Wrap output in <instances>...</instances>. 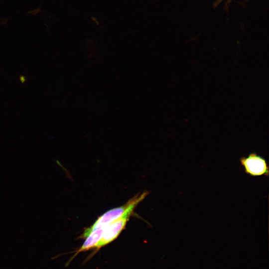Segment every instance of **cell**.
Wrapping results in <instances>:
<instances>
[{
    "label": "cell",
    "instance_id": "3",
    "mask_svg": "<svg viewBox=\"0 0 269 269\" xmlns=\"http://www.w3.org/2000/svg\"><path fill=\"white\" fill-rule=\"evenodd\" d=\"M130 204L129 200L125 205L110 210L100 216L94 223L90 227L86 228L80 238H86L91 232L100 228H104L108 224L122 216L127 209Z\"/></svg>",
    "mask_w": 269,
    "mask_h": 269
},
{
    "label": "cell",
    "instance_id": "4",
    "mask_svg": "<svg viewBox=\"0 0 269 269\" xmlns=\"http://www.w3.org/2000/svg\"><path fill=\"white\" fill-rule=\"evenodd\" d=\"M103 230L104 228H100L91 232L86 238L83 244L75 252L74 255L71 257L67 264H69L79 253L95 248L102 238Z\"/></svg>",
    "mask_w": 269,
    "mask_h": 269
},
{
    "label": "cell",
    "instance_id": "2",
    "mask_svg": "<svg viewBox=\"0 0 269 269\" xmlns=\"http://www.w3.org/2000/svg\"><path fill=\"white\" fill-rule=\"evenodd\" d=\"M239 161L246 174L253 177L269 176V169L266 160L256 153L241 157Z\"/></svg>",
    "mask_w": 269,
    "mask_h": 269
},
{
    "label": "cell",
    "instance_id": "5",
    "mask_svg": "<svg viewBox=\"0 0 269 269\" xmlns=\"http://www.w3.org/2000/svg\"><path fill=\"white\" fill-rule=\"evenodd\" d=\"M222 0H218L217 3H219L220 2H221Z\"/></svg>",
    "mask_w": 269,
    "mask_h": 269
},
{
    "label": "cell",
    "instance_id": "1",
    "mask_svg": "<svg viewBox=\"0 0 269 269\" xmlns=\"http://www.w3.org/2000/svg\"><path fill=\"white\" fill-rule=\"evenodd\" d=\"M147 192L138 194L130 199V204L127 209L119 218L104 228L102 238L95 248L98 251L115 240L125 229L126 225L134 208L147 195Z\"/></svg>",
    "mask_w": 269,
    "mask_h": 269
}]
</instances>
